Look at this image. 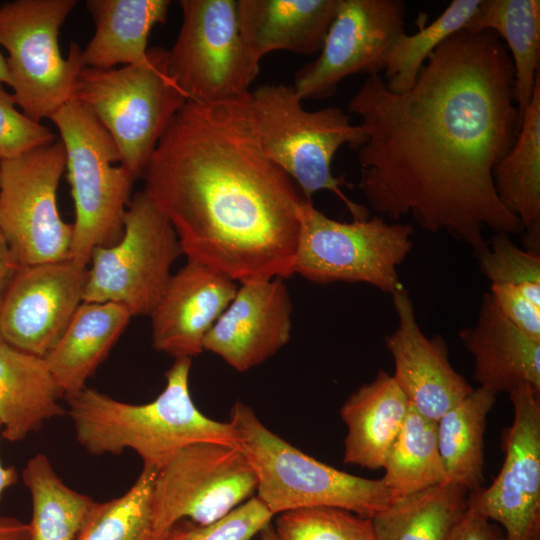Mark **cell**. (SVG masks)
Wrapping results in <instances>:
<instances>
[{"mask_svg": "<svg viewBox=\"0 0 540 540\" xmlns=\"http://www.w3.org/2000/svg\"><path fill=\"white\" fill-rule=\"evenodd\" d=\"M348 110L365 132L358 185L374 211L394 222L411 215L476 255L488 245L485 228L522 231L493 183L520 125L513 63L493 31L452 34L407 91H391L380 74L367 76Z\"/></svg>", "mask_w": 540, "mask_h": 540, "instance_id": "cell-1", "label": "cell"}, {"mask_svg": "<svg viewBox=\"0 0 540 540\" xmlns=\"http://www.w3.org/2000/svg\"><path fill=\"white\" fill-rule=\"evenodd\" d=\"M245 99L188 100L142 176L188 261L239 284L294 274L306 200L263 152Z\"/></svg>", "mask_w": 540, "mask_h": 540, "instance_id": "cell-2", "label": "cell"}, {"mask_svg": "<svg viewBox=\"0 0 540 540\" xmlns=\"http://www.w3.org/2000/svg\"><path fill=\"white\" fill-rule=\"evenodd\" d=\"M191 358H176L165 373L163 391L146 404H129L96 389L67 398L77 442L92 455L134 450L143 466L160 470L181 449L200 442L240 448L231 421L208 418L189 390Z\"/></svg>", "mask_w": 540, "mask_h": 540, "instance_id": "cell-3", "label": "cell"}, {"mask_svg": "<svg viewBox=\"0 0 540 540\" xmlns=\"http://www.w3.org/2000/svg\"><path fill=\"white\" fill-rule=\"evenodd\" d=\"M293 86L265 84L245 99L250 124L265 155L298 187L304 198L322 190L335 194L354 220L367 219L366 207L342 190L344 177L332 173V160L343 145L357 150L365 141L362 126L353 125L338 107L308 111Z\"/></svg>", "mask_w": 540, "mask_h": 540, "instance_id": "cell-4", "label": "cell"}, {"mask_svg": "<svg viewBox=\"0 0 540 540\" xmlns=\"http://www.w3.org/2000/svg\"><path fill=\"white\" fill-rule=\"evenodd\" d=\"M230 421L256 473V496L273 515L330 507L371 519L393 501L381 479L355 476L316 460L269 430L239 400L231 408Z\"/></svg>", "mask_w": 540, "mask_h": 540, "instance_id": "cell-5", "label": "cell"}, {"mask_svg": "<svg viewBox=\"0 0 540 540\" xmlns=\"http://www.w3.org/2000/svg\"><path fill=\"white\" fill-rule=\"evenodd\" d=\"M168 58L167 50L151 47L135 64L84 67L76 82L74 98L105 128L117 146L120 163L137 179L188 101L169 73Z\"/></svg>", "mask_w": 540, "mask_h": 540, "instance_id": "cell-6", "label": "cell"}, {"mask_svg": "<svg viewBox=\"0 0 540 540\" xmlns=\"http://www.w3.org/2000/svg\"><path fill=\"white\" fill-rule=\"evenodd\" d=\"M65 148L67 177L75 207L70 259L88 266L93 250L115 244L137 178L120 163L114 141L74 97L50 118Z\"/></svg>", "mask_w": 540, "mask_h": 540, "instance_id": "cell-7", "label": "cell"}, {"mask_svg": "<svg viewBox=\"0 0 540 540\" xmlns=\"http://www.w3.org/2000/svg\"><path fill=\"white\" fill-rule=\"evenodd\" d=\"M414 228L381 216L342 222L305 200L294 274L317 283H366L393 294L403 285L398 267L413 247Z\"/></svg>", "mask_w": 540, "mask_h": 540, "instance_id": "cell-8", "label": "cell"}, {"mask_svg": "<svg viewBox=\"0 0 540 540\" xmlns=\"http://www.w3.org/2000/svg\"><path fill=\"white\" fill-rule=\"evenodd\" d=\"M76 0H16L0 5V44L6 49L9 86L22 112L41 123L74 97L84 68L80 46L71 42L68 58L58 44L59 30Z\"/></svg>", "mask_w": 540, "mask_h": 540, "instance_id": "cell-9", "label": "cell"}, {"mask_svg": "<svg viewBox=\"0 0 540 540\" xmlns=\"http://www.w3.org/2000/svg\"><path fill=\"white\" fill-rule=\"evenodd\" d=\"M123 224L115 244L93 250L83 301L117 303L132 317L149 316L183 252L172 224L144 191L132 196Z\"/></svg>", "mask_w": 540, "mask_h": 540, "instance_id": "cell-10", "label": "cell"}, {"mask_svg": "<svg viewBox=\"0 0 540 540\" xmlns=\"http://www.w3.org/2000/svg\"><path fill=\"white\" fill-rule=\"evenodd\" d=\"M182 24L169 52L172 79L189 101L220 103L250 93L259 64L243 41L236 0H181Z\"/></svg>", "mask_w": 540, "mask_h": 540, "instance_id": "cell-11", "label": "cell"}, {"mask_svg": "<svg viewBox=\"0 0 540 540\" xmlns=\"http://www.w3.org/2000/svg\"><path fill=\"white\" fill-rule=\"evenodd\" d=\"M65 166L60 139L1 160L0 233L19 267L70 259L73 225L63 221L56 201Z\"/></svg>", "mask_w": 540, "mask_h": 540, "instance_id": "cell-12", "label": "cell"}, {"mask_svg": "<svg viewBox=\"0 0 540 540\" xmlns=\"http://www.w3.org/2000/svg\"><path fill=\"white\" fill-rule=\"evenodd\" d=\"M257 484L241 448L200 442L181 449L154 480L155 540L182 519L200 525L218 521L253 497Z\"/></svg>", "mask_w": 540, "mask_h": 540, "instance_id": "cell-13", "label": "cell"}, {"mask_svg": "<svg viewBox=\"0 0 540 540\" xmlns=\"http://www.w3.org/2000/svg\"><path fill=\"white\" fill-rule=\"evenodd\" d=\"M401 0H338L319 56L301 67L293 88L302 100L332 96L345 78L384 71L396 40L405 33Z\"/></svg>", "mask_w": 540, "mask_h": 540, "instance_id": "cell-14", "label": "cell"}, {"mask_svg": "<svg viewBox=\"0 0 540 540\" xmlns=\"http://www.w3.org/2000/svg\"><path fill=\"white\" fill-rule=\"evenodd\" d=\"M512 425L503 430L504 461L489 487L468 493V508L499 523L506 540H540V390L509 393Z\"/></svg>", "mask_w": 540, "mask_h": 540, "instance_id": "cell-15", "label": "cell"}, {"mask_svg": "<svg viewBox=\"0 0 540 540\" xmlns=\"http://www.w3.org/2000/svg\"><path fill=\"white\" fill-rule=\"evenodd\" d=\"M87 275L71 259L19 267L0 296L3 342L44 357L83 302Z\"/></svg>", "mask_w": 540, "mask_h": 540, "instance_id": "cell-16", "label": "cell"}, {"mask_svg": "<svg viewBox=\"0 0 540 540\" xmlns=\"http://www.w3.org/2000/svg\"><path fill=\"white\" fill-rule=\"evenodd\" d=\"M281 278L240 283L207 333L203 348L233 369L254 368L285 346L291 336L292 302Z\"/></svg>", "mask_w": 540, "mask_h": 540, "instance_id": "cell-17", "label": "cell"}, {"mask_svg": "<svg viewBox=\"0 0 540 540\" xmlns=\"http://www.w3.org/2000/svg\"><path fill=\"white\" fill-rule=\"evenodd\" d=\"M391 296L397 326L385 345L395 366L392 376L409 404L437 421L474 389L451 365L442 336L422 332L408 290L402 286Z\"/></svg>", "mask_w": 540, "mask_h": 540, "instance_id": "cell-18", "label": "cell"}, {"mask_svg": "<svg viewBox=\"0 0 540 540\" xmlns=\"http://www.w3.org/2000/svg\"><path fill=\"white\" fill-rule=\"evenodd\" d=\"M237 283L203 264L188 261L172 274L152 310V345L176 358L204 351V339L230 304Z\"/></svg>", "mask_w": 540, "mask_h": 540, "instance_id": "cell-19", "label": "cell"}, {"mask_svg": "<svg viewBox=\"0 0 540 540\" xmlns=\"http://www.w3.org/2000/svg\"><path fill=\"white\" fill-rule=\"evenodd\" d=\"M459 337L474 357V379L498 394L529 384L540 390V341L530 337L499 309L490 292L483 294L477 320Z\"/></svg>", "mask_w": 540, "mask_h": 540, "instance_id": "cell-20", "label": "cell"}, {"mask_svg": "<svg viewBox=\"0 0 540 540\" xmlns=\"http://www.w3.org/2000/svg\"><path fill=\"white\" fill-rule=\"evenodd\" d=\"M237 5L243 41L260 63L276 50L320 52L338 0H238Z\"/></svg>", "mask_w": 540, "mask_h": 540, "instance_id": "cell-21", "label": "cell"}, {"mask_svg": "<svg viewBox=\"0 0 540 540\" xmlns=\"http://www.w3.org/2000/svg\"><path fill=\"white\" fill-rule=\"evenodd\" d=\"M132 318L112 302H82L64 332L43 357L66 398L86 387Z\"/></svg>", "mask_w": 540, "mask_h": 540, "instance_id": "cell-22", "label": "cell"}, {"mask_svg": "<svg viewBox=\"0 0 540 540\" xmlns=\"http://www.w3.org/2000/svg\"><path fill=\"white\" fill-rule=\"evenodd\" d=\"M410 404L392 375L379 370L345 401L340 416L347 426L343 462L368 469L383 467Z\"/></svg>", "mask_w": 540, "mask_h": 540, "instance_id": "cell-23", "label": "cell"}, {"mask_svg": "<svg viewBox=\"0 0 540 540\" xmlns=\"http://www.w3.org/2000/svg\"><path fill=\"white\" fill-rule=\"evenodd\" d=\"M62 396L43 357L0 343V427L7 441H21L63 416Z\"/></svg>", "mask_w": 540, "mask_h": 540, "instance_id": "cell-24", "label": "cell"}, {"mask_svg": "<svg viewBox=\"0 0 540 540\" xmlns=\"http://www.w3.org/2000/svg\"><path fill=\"white\" fill-rule=\"evenodd\" d=\"M169 0H87L95 33L82 50L84 67L115 68L140 62L148 51L152 28L164 23Z\"/></svg>", "mask_w": 540, "mask_h": 540, "instance_id": "cell-25", "label": "cell"}, {"mask_svg": "<svg viewBox=\"0 0 540 540\" xmlns=\"http://www.w3.org/2000/svg\"><path fill=\"white\" fill-rule=\"evenodd\" d=\"M464 29L493 31L504 41L514 68V98L519 121L540 76V1L480 0Z\"/></svg>", "mask_w": 540, "mask_h": 540, "instance_id": "cell-26", "label": "cell"}, {"mask_svg": "<svg viewBox=\"0 0 540 540\" xmlns=\"http://www.w3.org/2000/svg\"><path fill=\"white\" fill-rule=\"evenodd\" d=\"M493 183L522 230L540 229V76L516 138L493 170Z\"/></svg>", "mask_w": 540, "mask_h": 540, "instance_id": "cell-27", "label": "cell"}, {"mask_svg": "<svg viewBox=\"0 0 540 540\" xmlns=\"http://www.w3.org/2000/svg\"><path fill=\"white\" fill-rule=\"evenodd\" d=\"M496 394L478 387L437 422V444L447 482L475 491L484 483V433Z\"/></svg>", "mask_w": 540, "mask_h": 540, "instance_id": "cell-28", "label": "cell"}, {"mask_svg": "<svg viewBox=\"0 0 540 540\" xmlns=\"http://www.w3.org/2000/svg\"><path fill=\"white\" fill-rule=\"evenodd\" d=\"M468 491L442 483L395 499L371 518L376 540H446L468 509Z\"/></svg>", "mask_w": 540, "mask_h": 540, "instance_id": "cell-29", "label": "cell"}, {"mask_svg": "<svg viewBox=\"0 0 540 540\" xmlns=\"http://www.w3.org/2000/svg\"><path fill=\"white\" fill-rule=\"evenodd\" d=\"M22 478L32 499L29 540H74L94 501L68 487L44 454L28 460Z\"/></svg>", "mask_w": 540, "mask_h": 540, "instance_id": "cell-30", "label": "cell"}, {"mask_svg": "<svg viewBox=\"0 0 540 540\" xmlns=\"http://www.w3.org/2000/svg\"><path fill=\"white\" fill-rule=\"evenodd\" d=\"M384 485L393 500L446 483L437 444V422L411 405L383 467Z\"/></svg>", "mask_w": 540, "mask_h": 540, "instance_id": "cell-31", "label": "cell"}, {"mask_svg": "<svg viewBox=\"0 0 540 540\" xmlns=\"http://www.w3.org/2000/svg\"><path fill=\"white\" fill-rule=\"evenodd\" d=\"M157 471L143 466L124 494L94 501L74 540H155L151 501Z\"/></svg>", "mask_w": 540, "mask_h": 540, "instance_id": "cell-32", "label": "cell"}, {"mask_svg": "<svg viewBox=\"0 0 540 540\" xmlns=\"http://www.w3.org/2000/svg\"><path fill=\"white\" fill-rule=\"evenodd\" d=\"M479 3L480 0H453L429 25L411 35L403 33L394 43L384 69L388 89L398 93L410 89L432 52L464 29Z\"/></svg>", "mask_w": 540, "mask_h": 540, "instance_id": "cell-33", "label": "cell"}, {"mask_svg": "<svg viewBox=\"0 0 540 540\" xmlns=\"http://www.w3.org/2000/svg\"><path fill=\"white\" fill-rule=\"evenodd\" d=\"M476 256L491 288L512 290L540 307V254L520 248L510 234L500 232Z\"/></svg>", "mask_w": 540, "mask_h": 540, "instance_id": "cell-34", "label": "cell"}, {"mask_svg": "<svg viewBox=\"0 0 540 540\" xmlns=\"http://www.w3.org/2000/svg\"><path fill=\"white\" fill-rule=\"evenodd\" d=\"M273 527L278 540H376L371 519L339 508L282 512Z\"/></svg>", "mask_w": 540, "mask_h": 540, "instance_id": "cell-35", "label": "cell"}, {"mask_svg": "<svg viewBox=\"0 0 540 540\" xmlns=\"http://www.w3.org/2000/svg\"><path fill=\"white\" fill-rule=\"evenodd\" d=\"M274 515L255 495L223 518L200 525L188 519L172 524L158 540H251Z\"/></svg>", "mask_w": 540, "mask_h": 540, "instance_id": "cell-36", "label": "cell"}, {"mask_svg": "<svg viewBox=\"0 0 540 540\" xmlns=\"http://www.w3.org/2000/svg\"><path fill=\"white\" fill-rule=\"evenodd\" d=\"M16 100L0 83V160L19 157L57 140L46 126L16 109Z\"/></svg>", "mask_w": 540, "mask_h": 540, "instance_id": "cell-37", "label": "cell"}, {"mask_svg": "<svg viewBox=\"0 0 540 540\" xmlns=\"http://www.w3.org/2000/svg\"><path fill=\"white\" fill-rule=\"evenodd\" d=\"M446 540H506L503 531L468 508Z\"/></svg>", "mask_w": 540, "mask_h": 540, "instance_id": "cell-38", "label": "cell"}, {"mask_svg": "<svg viewBox=\"0 0 540 540\" xmlns=\"http://www.w3.org/2000/svg\"><path fill=\"white\" fill-rule=\"evenodd\" d=\"M29 525L14 517L0 516V540H29Z\"/></svg>", "mask_w": 540, "mask_h": 540, "instance_id": "cell-39", "label": "cell"}, {"mask_svg": "<svg viewBox=\"0 0 540 540\" xmlns=\"http://www.w3.org/2000/svg\"><path fill=\"white\" fill-rule=\"evenodd\" d=\"M18 268L19 266L16 263L9 246L0 233V296Z\"/></svg>", "mask_w": 540, "mask_h": 540, "instance_id": "cell-40", "label": "cell"}, {"mask_svg": "<svg viewBox=\"0 0 540 540\" xmlns=\"http://www.w3.org/2000/svg\"><path fill=\"white\" fill-rule=\"evenodd\" d=\"M1 429V427H0ZM18 475L13 466L5 467L0 460V499L4 491L17 482Z\"/></svg>", "mask_w": 540, "mask_h": 540, "instance_id": "cell-41", "label": "cell"}, {"mask_svg": "<svg viewBox=\"0 0 540 540\" xmlns=\"http://www.w3.org/2000/svg\"><path fill=\"white\" fill-rule=\"evenodd\" d=\"M0 83L9 85V74L6 64V58L0 52Z\"/></svg>", "mask_w": 540, "mask_h": 540, "instance_id": "cell-42", "label": "cell"}, {"mask_svg": "<svg viewBox=\"0 0 540 540\" xmlns=\"http://www.w3.org/2000/svg\"><path fill=\"white\" fill-rule=\"evenodd\" d=\"M259 534L261 540H278L274 527L271 525V523L265 526Z\"/></svg>", "mask_w": 540, "mask_h": 540, "instance_id": "cell-43", "label": "cell"}, {"mask_svg": "<svg viewBox=\"0 0 540 540\" xmlns=\"http://www.w3.org/2000/svg\"><path fill=\"white\" fill-rule=\"evenodd\" d=\"M1 342H3V340H2V337H1V334H0V343H1Z\"/></svg>", "mask_w": 540, "mask_h": 540, "instance_id": "cell-44", "label": "cell"}, {"mask_svg": "<svg viewBox=\"0 0 540 540\" xmlns=\"http://www.w3.org/2000/svg\"><path fill=\"white\" fill-rule=\"evenodd\" d=\"M0 165H1V160H0Z\"/></svg>", "mask_w": 540, "mask_h": 540, "instance_id": "cell-45", "label": "cell"}]
</instances>
